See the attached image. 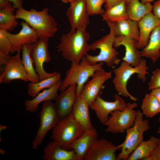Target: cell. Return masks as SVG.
<instances>
[{
    "mask_svg": "<svg viewBox=\"0 0 160 160\" xmlns=\"http://www.w3.org/2000/svg\"><path fill=\"white\" fill-rule=\"evenodd\" d=\"M87 27H82L73 32L70 31L61 34L56 48L65 59L79 63L91 50L90 44L88 43L90 34Z\"/></svg>",
    "mask_w": 160,
    "mask_h": 160,
    "instance_id": "obj_1",
    "label": "cell"
},
{
    "mask_svg": "<svg viewBox=\"0 0 160 160\" xmlns=\"http://www.w3.org/2000/svg\"><path fill=\"white\" fill-rule=\"evenodd\" d=\"M47 7L38 11L31 9L27 10L23 7L17 9L15 16L26 22L36 32L39 38L53 37L58 30L55 19L48 13Z\"/></svg>",
    "mask_w": 160,
    "mask_h": 160,
    "instance_id": "obj_2",
    "label": "cell"
},
{
    "mask_svg": "<svg viewBox=\"0 0 160 160\" xmlns=\"http://www.w3.org/2000/svg\"><path fill=\"white\" fill-rule=\"evenodd\" d=\"M106 22L110 28L109 33L90 44L91 50L95 51L97 49H100L99 54L95 56L88 54L85 56L87 61L90 65L103 62L105 63L108 66L111 67L115 64L119 63L121 60L118 58L119 52L113 46L115 37L114 28L116 23Z\"/></svg>",
    "mask_w": 160,
    "mask_h": 160,
    "instance_id": "obj_3",
    "label": "cell"
},
{
    "mask_svg": "<svg viewBox=\"0 0 160 160\" xmlns=\"http://www.w3.org/2000/svg\"><path fill=\"white\" fill-rule=\"evenodd\" d=\"M148 69L146 60L143 58L140 64L135 67H133L123 60L120 65L113 71L115 76L112 82L116 91L120 95L129 97L132 100L136 102L137 98L132 95L128 91L127 83L131 76L135 74H137V78L143 83H145L146 80V75L149 74Z\"/></svg>",
    "mask_w": 160,
    "mask_h": 160,
    "instance_id": "obj_4",
    "label": "cell"
},
{
    "mask_svg": "<svg viewBox=\"0 0 160 160\" xmlns=\"http://www.w3.org/2000/svg\"><path fill=\"white\" fill-rule=\"evenodd\" d=\"M103 62H101L94 65H90L87 61L85 56L82 58L79 63L72 62L63 80L61 81L59 90L60 92L63 91L71 84L76 83V97L79 96L89 78L92 77L97 70L103 68Z\"/></svg>",
    "mask_w": 160,
    "mask_h": 160,
    "instance_id": "obj_5",
    "label": "cell"
},
{
    "mask_svg": "<svg viewBox=\"0 0 160 160\" xmlns=\"http://www.w3.org/2000/svg\"><path fill=\"white\" fill-rule=\"evenodd\" d=\"M143 115L140 110L137 111L134 125L126 129L124 141L119 145L121 151L116 160H127L129 155L143 140V134L150 128L148 120L144 119Z\"/></svg>",
    "mask_w": 160,
    "mask_h": 160,
    "instance_id": "obj_6",
    "label": "cell"
},
{
    "mask_svg": "<svg viewBox=\"0 0 160 160\" xmlns=\"http://www.w3.org/2000/svg\"><path fill=\"white\" fill-rule=\"evenodd\" d=\"M85 131L74 119L71 112L53 128L51 139L63 148L69 150L71 144Z\"/></svg>",
    "mask_w": 160,
    "mask_h": 160,
    "instance_id": "obj_7",
    "label": "cell"
},
{
    "mask_svg": "<svg viewBox=\"0 0 160 160\" xmlns=\"http://www.w3.org/2000/svg\"><path fill=\"white\" fill-rule=\"evenodd\" d=\"M137 106L136 102L128 103L123 110H116L112 112L105 125L107 127L105 131L124 133L126 129L134 125L137 114V111L134 108Z\"/></svg>",
    "mask_w": 160,
    "mask_h": 160,
    "instance_id": "obj_8",
    "label": "cell"
},
{
    "mask_svg": "<svg viewBox=\"0 0 160 160\" xmlns=\"http://www.w3.org/2000/svg\"><path fill=\"white\" fill-rule=\"evenodd\" d=\"M39 117V126L32 142V148L34 150H36L41 144L47 132L59 121L55 104L52 100L44 102Z\"/></svg>",
    "mask_w": 160,
    "mask_h": 160,
    "instance_id": "obj_9",
    "label": "cell"
},
{
    "mask_svg": "<svg viewBox=\"0 0 160 160\" xmlns=\"http://www.w3.org/2000/svg\"><path fill=\"white\" fill-rule=\"evenodd\" d=\"M49 39L48 37L39 38L31 44V56L40 81L52 76L57 73L56 71L47 72L43 67L44 63H49L51 60L48 47Z\"/></svg>",
    "mask_w": 160,
    "mask_h": 160,
    "instance_id": "obj_10",
    "label": "cell"
},
{
    "mask_svg": "<svg viewBox=\"0 0 160 160\" xmlns=\"http://www.w3.org/2000/svg\"><path fill=\"white\" fill-rule=\"evenodd\" d=\"M115 100L113 102L105 101L98 96L89 105L94 111L100 123L105 125L108 118V115L116 110L122 111L126 107L127 103L119 94L114 95Z\"/></svg>",
    "mask_w": 160,
    "mask_h": 160,
    "instance_id": "obj_11",
    "label": "cell"
},
{
    "mask_svg": "<svg viewBox=\"0 0 160 160\" xmlns=\"http://www.w3.org/2000/svg\"><path fill=\"white\" fill-rule=\"evenodd\" d=\"M21 50L6 63L0 75V83L8 84L15 79H21L27 82L28 81L20 57Z\"/></svg>",
    "mask_w": 160,
    "mask_h": 160,
    "instance_id": "obj_12",
    "label": "cell"
},
{
    "mask_svg": "<svg viewBox=\"0 0 160 160\" xmlns=\"http://www.w3.org/2000/svg\"><path fill=\"white\" fill-rule=\"evenodd\" d=\"M111 71H106L102 68L97 70L91 80L85 84L80 94L89 105L98 96L103 84L112 77Z\"/></svg>",
    "mask_w": 160,
    "mask_h": 160,
    "instance_id": "obj_13",
    "label": "cell"
},
{
    "mask_svg": "<svg viewBox=\"0 0 160 160\" xmlns=\"http://www.w3.org/2000/svg\"><path fill=\"white\" fill-rule=\"evenodd\" d=\"M120 145L116 146L104 138L97 139L89 150L84 160H116L115 152L121 149Z\"/></svg>",
    "mask_w": 160,
    "mask_h": 160,
    "instance_id": "obj_14",
    "label": "cell"
},
{
    "mask_svg": "<svg viewBox=\"0 0 160 160\" xmlns=\"http://www.w3.org/2000/svg\"><path fill=\"white\" fill-rule=\"evenodd\" d=\"M70 4L65 14L71 27L70 31L73 32L81 27H87L89 23V16L86 0H76Z\"/></svg>",
    "mask_w": 160,
    "mask_h": 160,
    "instance_id": "obj_15",
    "label": "cell"
},
{
    "mask_svg": "<svg viewBox=\"0 0 160 160\" xmlns=\"http://www.w3.org/2000/svg\"><path fill=\"white\" fill-rule=\"evenodd\" d=\"M21 25L22 28L17 34H12L7 31V36L11 44L10 52L11 54L21 50L24 45L32 44L39 39L36 31L26 22L22 21Z\"/></svg>",
    "mask_w": 160,
    "mask_h": 160,
    "instance_id": "obj_16",
    "label": "cell"
},
{
    "mask_svg": "<svg viewBox=\"0 0 160 160\" xmlns=\"http://www.w3.org/2000/svg\"><path fill=\"white\" fill-rule=\"evenodd\" d=\"M138 41L133 39L123 36L115 37L113 46L117 48L123 45L125 48L124 57L121 59L133 67L139 65L142 57L137 48Z\"/></svg>",
    "mask_w": 160,
    "mask_h": 160,
    "instance_id": "obj_17",
    "label": "cell"
},
{
    "mask_svg": "<svg viewBox=\"0 0 160 160\" xmlns=\"http://www.w3.org/2000/svg\"><path fill=\"white\" fill-rule=\"evenodd\" d=\"M77 84L73 83L61 92L54 103L59 120L71 113L76 98Z\"/></svg>",
    "mask_w": 160,
    "mask_h": 160,
    "instance_id": "obj_18",
    "label": "cell"
},
{
    "mask_svg": "<svg viewBox=\"0 0 160 160\" xmlns=\"http://www.w3.org/2000/svg\"><path fill=\"white\" fill-rule=\"evenodd\" d=\"M98 135L97 130L94 127L85 130L71 144L69 150L73 149L74 151L79 160H84L89 150L98 139Z\"/></svg>",
    "mask_w": 160,
    "mask_h": 160,
    "instance_id": "obj_19",
    "label": "cell"
},
{
    "mask_svg": "<svg viewBox=\"0 0 160 160\" xmlns=\"http://www.w3.org/2000/svg\"><path fill=\"white\" fill-rule=\"evenodd\" d=\"M138 22L140 37L137 48L141 49L148 44L152 32L160 24V20L151 12L145 15Z\"/></svg>",
    "mask_w": 160,
    "mask_h": 160,
    "instance_id": "obj_20",
    "label": "cell"
},
{
    "mask_svg": "<svg viewBox=\"0 0 160 160\" xmlns=\"http://www.w3.org/2000/svg\"><path fill=\"white\" fill-rule=\"evenodd\" d=\"M43 153L42 158L44 160H79L73 149H64L54 140L48 143Z\"/></svg>",
    "mask_w": 160,
    "mask_h": 160,
    "instance_id": "obj_21",
    "label": "cell"
},
{
    "mask_svg": "<svg viewBox=\"0 0 160 160\" xmlns=\"http://www.w3.org/2000/svg\"><path fill=\"white\" fill-rule=\"evenodd\" d=\"M89 107L87 103L79 96L76 97L71 111L74 119L85 130L94 128L91 121Z\"/></svg>",
    "mask_w": 160,
    "mask_h": 160,
    "instance_id": "obj_22",
    "label": "cell"
},
{
    "mask_svg": "<svg viewBox=\"0 0 160 160\" xmlns=\"http://www.w3.org/2000/svg\"><path fill=\"white\" fill-rule=\"evenodd\" d=\"M61 81L52 87L44 90L33 99H27L24 102L26 111L34 112L37 109L39 104L41 102L47 100H56L58 97L57 91L60 87Z\"/></svg>",
    "mask_w": 160,
    "mask_h": 160,
    "instance_id": "obj_23",
    "label": "cell"
},
{
    "mask_svg": "<svg viewBox=\"0 0 160 160\" xmlns=\"http://www.w3.org/2000/svg\"><path fill=\"white\" fill-rule=\"evenodd\" d=\"M140 53L142 57L150 59L153 64L160 58V24L153 30L148 44Z\"/></svg>",
    "mask_w": 160,
    "mask_h": 160,
    "instance_id": "obj_24",
    "label": "cell"
},
{
    "mask_svg": "<svg viewBox=\"0 0 160 160\" xmlns=\"http://www.w3.org/2000/svg\"><path fill=\"white\" fill-rule=\"evenodd\" d=\"M137 22L129 19L116 23L114 28L115 37L123 36L138 41L140 34Z\"/></svg>",
    "mask_w": 160,
    "mask_h": 160,
    "instance_id": "obj_25",
    "label": "cell"
},
{
    "mask_svg": "<svg viewBox=\"0 0 160 160\" xmlns=\"http://www.w3.org/2000/svg\"><path fill=\"white\" fill-rule=\"evenodd\" d=\"M160 141V137L153 136L146 141L143 140L129 155L127 160L144 159L152 153Z\"/></svg>",
    "mask_w": 160,
    "mask_h": 160,
    "instance_id": "obj_26",
    "label": "cell"
},
{
    "mask_svg": "<svg viewBox=\"0 0 160 160\" xmlns=\"http://www.w3.org/2000/svg\"><path fill=\"white\" fill-rule=\"evenodd\" d=\"M153 7L151 3L144 4L139 0H131L127 5L129 18L138 22L145 15L152 12Z\"/></svg>",
    "mask_w": 160,
    "mask_h": 160,
    "instance_id": "obj_27",
    "label": "cell"
},
{
    "mask_svg": "<svg viewBox=\"0 0 160 160\" xmlns=\"http://www.w3.org/2000/svg\"><path fill=\"white\" fill-rule=\"evenodd\" d=\"M101 16L104 21L116 23L128 19L127 4L124 0L109 9L105 10Z\"/></svg>",
    "mask_w": 160,
    "mask_h": 160,
    "instance_id": "obj_28",
    "label": "cell"
},
{
    "mask_svg": "<svg viewBox=\"0 0 160 160\" xmlns=\"http://www.w3.org/2000/svg\"><path fill=\"white\" fill-rule=\"evenodd\" d=\"M22 49V60L28 81L32 83L39 82L40 81L39 77L33 67V61L31 56V44L24 45Z\"/></svg>",
    "mask_w": 160,
    "mask_h": 160,
    "instance_id": "obj_29",
    "label": "cell"
},
{
    "mask_svg": "<svg viewBox=\"0 0 160 160\" xmlns=\"http://www.w3.org/2000/svg\"><path fill=\"white\" fill-rule=\"evenodd\" d=\"M141 108L143 115L148 118H152L160 113V104L151 92L145 95Z\"/></svg>",
    "mask_w": 160,
    "mask_h": 160,
    "instance_id": "obj_30",
    "label": "cell"
},
{
    "mask_svg": "<svg viewBox=\"0 0 160 160\" xmlns=\"http://www.w3.org/2000/svg\"><path fill=\"white\" fill-rule=\"evenodd\" d=\"M61 75L57 72L55 75L37 83L30 82L28 86V93L33 98L35 97L41 90L50 88L61 81Z\"/></svg>",
    "mask_w": 160,
    "mask_h": 160,
    "instance_id": "obj_31",
    "label": "cell"
},
{
    "mask_svg": "<svg viewBox=\"0 0 160 160\" xmlns=\"http://www.w3.org/2000/svg\"><path fill=\"white\" fill-rule=\"evenodd\" d=\"M15 9L12 6L0 10V28L12 31L18 25L14 12Z\"/></svg>",
    "mask_w": 160,
    "mask_h": 160,
    "instance_id": "obj_32",
    "label": "cell"
},
{
    "mask_svg": "<svg viewBox=\"0 0 160 160\" xmlns=\"http://www.w3.org/2000/svg\"><path fill=\"white\" fill-rule=\"evenodd\" d=\"M86 7L89 16L102 15L105 10L102 8V5L105 3V0H86Z\"/></svg>",
    "mask_w": 160,
    "mask_h": 160,
    "instance_id": "obj_33",
    "label": "cell"
},
{
    "mask_svg": "<svg viewBox=\"0 0 160 160\" xmlns=\"http://www.w3.org/2000/svg\"><path fill=\"white\" fill-rule=\"evenodd\" d=\"M6 30L0 28V51L9 55L11 49V44L7 36Z\"/></svg>",
    "mask_w": 160,
    "mask_h": 160,
    "instance_id": "obj_34",
    "label": "cell"
},
{
    "mask_svg": "<svg viewBox=\"0 0 160 160\" xmlns=\"http://www.w3.org/2000/svg\"><path fill=\"white\" fill-rule=\"evenodd\" d=\"M148 84L150 90L160 88V68H157L153 71Z\"/></svg>",
    "mask_w": 160,
    "mask_h": 160,
    "instance_id": "obj_35",
    "label": "cell"
},
{
    "mask_svg": "<svg viewBox=\"0 0 160 160\" xmlns=\"http://www.w3.org/2000/svg\"><path fill=\"white\" fill-rule=\"evenodd\" d=\"M144 160H160V141L152 153Z\"/></svg>",
    "mask_w": 160,
    "mask_h": 160,
    "instance_id": "obj_36",
    "label": "cell"
},
{
    "mask_svg": "<svg viewBox=\"0 0 160 160\" xmlns=\"http://www.w3.org/2000/svg\"><path fill=\"white\" fill-rule=\"evenodd\" d=\"M153 5V13L160 20V0L155 1Z\"/></svg>",
    "mask_w": 160,
    "mask_h": 160,
    "instance_id": "obj_37",
    "label": "cell"
},
{
    "mask_svg": "<svg viewBox=\"0 0 160 160\" xmlns=\"http://www.w3.org/2000/svg\"><path fill=\"white\" fill-rule=\"evenodd\" d=\"M105 10L108 9L113 6L119 3L124 0H105Z\"/></svg>",
    "mask_w": 160,
    "mask_h": 160,
    "instance_id": "obj_38",
    "label": "cell"
},
{
    "mask_svg": "<svg viewBox=\"0 0 160 160\" xmlns=\"http://www.w3.org/2000/svg\"><path fill=\"white\" fill-rule=\"evenodd\" d=\"M10 55H7L0 51V66L5 65L6 63L11 57Z\"/></svg>",
    "mask_w": 160,
    "mask_h": 160,
    "instance_id": "obj_39",
    "label": "cell"
},
{
    "mask_svg": "<svg viewBox=\"0 0 160 160\" xmlns=\"http://www.w3.org/2000/svg\"><path fill=\"white\" fill-rule=\"evenodd\" d=\"M11 2L12 6L15 9H18L23 7V0H7Z\"/></svg>",
    "mask_w": 160,
    "mask_h": 160,
    "instance_id": "obj_40",
    "label": "cell"
},
{
    "mask_svg": "<svg viewBox=\"0 0 160 160\" xmlns=\"http://www.w3.org/2000/svg\"><path fill=\"white\" fill-rule=\"evenodd\" d=\"M10 6H12V4L10 1L7 0H0V9Z\"/></svg>",
    "mask_w": 160,
    "mask_h": 160,
    "instance_id": "obj_41",
    "label": "cell"
},
{
    "mask_svg": "<svg viewBox=\"0 0 160 160\" xmlns=\"http://www.w3.org/2000/svg\"><path fill=\"white\" fill-rule=\"evenodd\" d=\"M151 92L156 98L160 104V88L153 89Z\"/></svg>",
    "mask_w": 160,
    "mask_h": 160,
    "instance_id": "obj_42",
    "label": "cell"
},
{
    "mask_svg": "<svg viewBox=\"0 0 160 160\" xmlns=\"http://www.w3.org/2000/svg\"><path fill=\"white\" fill-rule=\"evenodd\" d=\"M154 0H141V2L143 4H146L148 3L153 2Z\"/></svg>",
    "mask_w": 160,
    "mask_h": 160,
    "instance_id": "obj_43",
    "label": "cell"
},
{
    "mask_svg": "<svg viewBox=\"0 0 160 160\" xmlns=\"http://www.w3.org/2000/svg\"><path fill=\"white\" fill-rule=\"evenodd\" d=\"M76 0H61V1L62 2L65 4H67L68 3H70Z\"/></svg>",
    "mask_w": 160,
    "mask_h": 160,
    "instance_id": "obj_44",
    "label": "cell"
},
{
    "mask_svg": "<svg viewBox=\"0 0 160 160\" xmlns=\"http://www.w3.org/2000/svg\"><path fill=\"white\" fill-rule=\"evenodd\" d=\"M7 127L5 126L0 125V131H2V130H4L7 129Z\"/></svg>",
    "mask_w": 160,
    "mask_h": 160,
    "instance_id": "obj_45",
    "label": "cell"
},
{
    "mask_svg": "<svg viewBox=\"0 0 160 160\" xmlns=\"http://www.w3.org/2000/svg\"><path fill=\"white\" fill-rule=\"evenodd\" d=\"M159 121L160 123V116L159 118ZM156 132L157 133L160 135V127H159V129H158V130L156 131Z\"/></svg>",
    "mask_w": 160,
    "mask_h": 160,
    "instance_id": "obj_46",
    "label": "cell"
},
{
    "mask_svg": "<svg viewBox=\"0 0 160 160\" xmlns=\"http://www.w3.org/2000/svg\"><path fill=\"white\" fill-rule=\"evenodd\" d=\"M124 1H125L126 4H127L129 3L130 2L131 0H124Z\"/></svg>",
    "mask_w": 160,
    "mask_h": 160,
    "instance_id": "obj_47",
    "label": "cell"
},
{
    "mask_svg": "<svg viewBox=\"0 0 160 160\" xmlns=\"http://www.w3.org/2000/svg\"><path fill=\"white\" fill-rule=\"evenodd\" d=\"M5 151H4V150L0 149V153L2 154H4L5 153Z\"/></svg>",
    "mask_w": 160,
    "mask_h": 160,
    "instance_id": "obj_48",
    "label": "cell"
}]
</instances>
